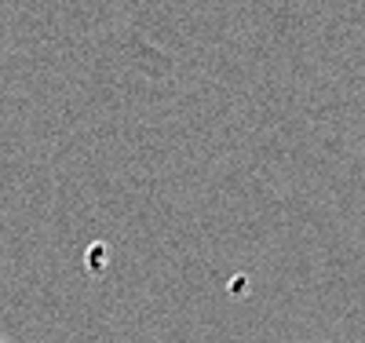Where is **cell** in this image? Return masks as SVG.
Returning a JSON list of instances; mask_svg holds the SVG:
<instances>
[{"label":"cell","mask_w":365,"mask_h":343,"mask_svg":"<svg viewBox=\"0 0 365 343\" xmlns=\"http://www.w3.org/2000/svg\"><path fill=\"white\" fill-rule=\"evenodd\" d=\"M0 343H8V339H4V336H0Z\"/></svg>","instance_id":"1"}]
</instances>
